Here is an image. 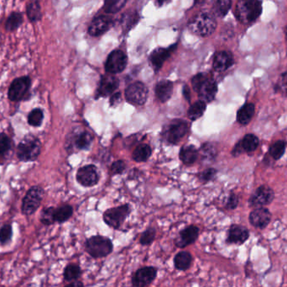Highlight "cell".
Returning <instances> with one entry per match:
<instances>
[{"label":"cell","instance_id":"6","mask_svg":"<svg viewBox=\"0 0 287 287\" xmlns=\"http://www.w3.org/2000/svg\"><path fill=\"white\" fill-rule=\"evenodd\" d=\"M44 191L40 186H33L32 188L30 189L22 203L23 214L30 216L35 213L38 207H40Z\"/></svg>","mask_w":287,"mask_h":287},{"label":"cell","instance_id":"12","mask_svg":"<svg viewBox=\"0 0 287 287\" xmlns=\"http://www.w3.org/2000/svg\"><path fill=\"white\" fill-rule=\"evenodd\" d=\"M275 198L273 190L269 186H261L257 189L249 200L250 207H261L272 202Z\"/></svg>","mask_w":287,"mask_h":287},{"label":"cell","instance_id":"10","mask_svg":"<svg viewBox=\"0 0 287 287\" xmlns=\"http://www.w3.org/2000/svg\"><path fill=\"white\" fill-rule=\"evenodd\" d=\"M147 97V88L141 82L131 84L125 90L127 101L134 106H142L146 102Z\"/></svg>","mask_w":287,"mask_h":287},{"label":"cell","instance_id":"31","mask_svg":"<svg viewBox=\"0 0 287 287\" xmlns=\"http://www.w3.org/2000/svg\"><path fill=\"white\" fill-rule=\"evenodd\" d=\"M206 102L203 100H199V101L195 102V103L191 106L189 110H188V117L191 120H196L199 118L203 116V114L206 111Z\"/></svg>","mask_w":287,"mask_h":287},{"label":"cell","instance_id":"29","mask_svg":"<svg viewBox=\"0 0 287 287\" xmlns=\"http://www.w3.org/2000/svg\"><path fill=\"white\" fill-rule=\"evenodd\" d=\"M24 22L23 14L20 12H13L10 16L8 17L5 23V29L8 31H16L19 28Z\"/></svg>","mask_w":287,"mask_h":287},{"label":"cell","instance_id":"23","mask_svg":"<svg viewBox=\"0 0 287 287\" xmlns=\"http://www.w3.org/2000/svg\"><path fill=\"white\" fill-rule=\"evenodd\" d=\"M255 106L254 104L247 103L238 110L237 120L242 126L248 125L255 115Z\"/></svg>","mask_w":287,"mask_h":287},{"label":"cell","instance_id":"19","mask_svg":"<svg viewBox=\"0 0 287 287\" xmlns=\"http://www.w3.org/2000/svg\"><path fill=\"white\" fill-rule=\"evenodd\" d=\"M250 232L246 228L238 225H233L228 233L227 242L233 244H242L248 240Z\"/></svg>","mask_w":287,"mask_h":287},{"label":"cell","instance_id":"36","mask_svg":"<svg viewBox=\"0 0 287 287\" xmlns=\"http://www.w3.org/2000/svg\"><path fill=\"white\" fill-rule=\"evenodd\" d=\"M231 5V0H217L214 5L215 13L217 16H225L230 10Z\"/></svg>","mask_w":287,"mask_h":287},{"label":"cell","instance_id":"18","mask_svg":"<svg viewBox=\"0 0 287 287\" xmlns=\"http://www.w3.org/2000/svg\"><path fill=\"white\" fill-rule=\"evenodd\" d=\"M175 47L176 45H173L168 48H157L152 52L149 61L154 71H159L161 69L164 61L170 57L171 52L175 49Z\"/></svg>","mask_w":287,"mask_h":287},{"label":"cell","instance_id":"34","mask_svg":"<svg viewBox=\"0 0 287 287\" xmlns=\"http://www.w3.org/2000/svg\"><path fill=\"white\" fill-rule=\"evenodd\" d=\"M81 276V270L77 264H69L64 271V279L67 281H76Z\"/></svg>","mask_w":287,"mask_h":287},{"label":"cell","instance_id":"2","mask_svg":"<svg viewBox=\"0 0 287 287\" xmlns=\"http://www.w3.org/2000/svg\"><path fill=\"white\" fill-rule=\"evenodd\" d=\"M191 85L201 100L207 103L214 99L217 92V85L213 78H209L204 73H199L192 78Z\"/></svg>","mask_w":287,"mask_h":287},{"label":"cell","instance_id":"13","mask_svg":"<svg viewBox=\"0 0 287 287\" xmlns=\"http://www.w3.org/2000/svg\"><path fill=\"white\" fill-rule=\"evenodd\" d=\"M77 179L80 184L85 187H92L98 184L99 174L94 165H86L77 171Z\"/></svg>","mask_w":287,"mask_h":287},{"label":"cell","instance_id":"17","mask_svg":"<svg viewBox=\"0 0 287 287\" xmlns=\"http://www.w3.org/2000/svg\"><path fill=\"white\" fill-rule=\"evenodd\" d=\"M112 19L109 16L101 15L97 17L93 20L89 26V32L93 36H98L103 35L106 31L109 30L112 26Z\"/></svg>","mask_w":287,"mask_h":287},{"label":"cell","instance_id":"27","mask_svg":"<svg viewBox=\"0 0 287 287\" xmlns=\"http://www.w3.org/2000/svg\"><path fill=\"white\" fill-rule=\"evenodd\" d=\"M26 14L28 19L31 22H37L41 19V9H40V3L34 0L29 3L26 6Z\"/></svg>","mask_w":287,"mask_h":287},{"label":"cell","instance_id":"37","mask_svg":"<svg viewBox=\"0 0 287 287\" xmlns=\"http://www.w3.org/2000/svg\"><path fill=\"white\" fill-rule=\"evenodd\" d=\"M126 1L127 0H105L104 10L107 13H116L124 7Z\"/></svg>","mask_w":287,"mask_h":287},{"label":"cell","instance_id":"30","mask_svg":"<svg viewBox=\"0 0 287 287\" xmlns=\"http://www.w3.org/2000/svg\"><path fill=\"white\" fill-rule=\"evenodd\" d=\"M151 155V149L147 144H140L133 153V159L136 162H145Z\"/></svg>","mask_w":287,"mask_h":287},{"label":"cell","instance_id":"16","mask_svg":"<svg viewBox=\"0 0 287 287\" xmlns=\"http://www.w3.org/2000/svg\"><path fill=\"white\" fill-rule=\"evenodd\" d=\"M119 82L115 75L111 73L102 77L98 90V97H107L112 94L119 87Z\"/></svg>","mask_w":287,"mask_h":287},{"label":"cell","instance_id":"39","mask_svg":"<svg viewBox=\"0 0 287 287\" xmlns=\"http://www.w3.org/2000/svg\"><path fill=\"white\" fill-rule=\"evenodd\" d=\"M276 92H280L287 96V69L280 75L275 87Z\"/></svg>","mask_w":287,"mask_h":287},{"label":"cell","instance_id":"50","mask_svg":"<svg viewBox=\"0 0 287 287\" xmlns=\"http://www.w3.org/2000/svg\"><path fill=\"white\" fill-rule=\"evenodd\" d=\"M71 286H78V285H79V286H82V285H83V284H82V283L81 282H74V283H72V284H70Z\"/></svg>","mask_w":287,"mask_h":287},{"label":"cell","instance_id":"3","mask_svg":"<svg viewBox=\"0 0 287 287\" xmlns=\"http://www.w3.org/2000/svg\"><path fill=\"white\" fill-rule=\"evenodd\" d=\"M217 22L213 14L201 12L190 20L189 28L194 34L201 36H208L214 32Z\"/></svg>","mask_w":287,"mask_h":287},{"label":"cell","instance_id":"22","mask_svg":"<svg viewBox=\"0 0 287 287\" xmlns=\"http://www.w3.org/2000/svg\"><path fill=\"white\" fill-rule=\"evenodd\" d=\"M173 84L169 80L160 81L156 86V95L162 103L168 101L172 95Z\"/></svg>","mask_w":287,"mask_h":287},{"label":"cell","instance_id":"49","mask_svg":"<svg viewBox=\"0 0 287 287\" xmlns=\"http://www.w3.org/2000/svg\"><path fill=\"white\" fill-rule=\"evenodd\" d=\"M183 94H184V96L186 97V99H187V100H189V90H188V87H187V86H186V87H185L184 90H183Z\"/></svg>","mask_w":287,"mask_h":287},{"label":"cell","instance_id":"51","mask_svg":"<svg viewBox=\"0 0 287 287\" xmlns=\"http://www.w3.org/2000/svg\"><path fill=\"white\" fill-rule=\"evenodd\" d=\"M285 37H286V40H287V26L286 27H285Z\"/></svg>","mask_w":287,"mask_h":287},{"label":"cell","instance_id":"15","mask_svg":"<svg viewBox=\"0 0 287 287\" xmlns=\"http://www.w3.org/2000/svg\"><path fill=\"white\" fill-rule=\"evenodd\" d=\"M271 212L262 207H257L250 215V223L257 229H264L271 222Z\"/></svg>","mask_w":287,"mask_h":287},{"label":"cell","instance_id":"25","mask_svg":"<svg viewBox=\"0 0 287 287\" xmlns=\"http://www.w3.org/2000/svg\"><path fill=\"white\" fill-rule=\"evenodd\" d=\"M73 144L78 150H86L91 146L93 142V136L89 132H82L73 137Z\"/></svg>","mask_w":287,"mask_h":287},{"label":"cell","instance_id":"44","mask_svg":"<svg viewBox=\"0 0 287 287\" xmlns=\"http://www.w3.org/2000/svg\"><path fill=\"white\" fill-rule=\"evenodd\" d=\"M125 163L124 161L119 160L117 162H115L111 166V173L113 174H120L124 172L125 170Z\"/></svg>","mask_w":287,"mask_h":287},{"label":"cell","instance_id":"9","mask_svg":"<svg viewBox=\"0 0 287 287\" xmlns=\"http://www.w3.org/2000/svg\"><path fill=\"white\" fill-rule=\"evenodd\" d=\"M31 86V79L28 76H23L14 79L10 85L8 96L11 101H19L26 97Z\"/></svg>","mask_w":287,"mask_h":287},{"label":"cell","instance_id":"46","mask_svg":"<svg viewBox=\"0 0 287 287\" xmlns=\"http://www.w3.org/2000/svg\"><path fill=\"white\" fill-rule=\"evenodd\" d=\"M238 204V198L235 194H231L229 195V199H228V202H227V208L229 209H234L237 207Z\"/></svg>","mask_w":287,"mask_h":287},{"label":"cell","instance_id":"4","mask_svg":"<svg viewBox=\"0 0 287 287\" xmlns=\"http://www.w3.org/2000/svg\"><path fill=\"white\" fill-rule=\"evenodd\" d=\"M40 150L41 144L40 140L33 135H27L18 145L17 156L20 161L31 162L37 159Z\"/></svg>","mask_w":287,"mask_h":287},{"label":"cell","instance_id":"45","mask_svg":"<svg viewBox=\"0 0 287 287\" xmlns=\"http://www.w3.org/2000/svg\"><path fill=\"white\" fill-rule=\"evenodd\" d=\"M137 20H138V14L136 13H135V14H131L130 13V14H126L124 18L123 17L122 22L124 24H126L127 27L129 29L137 22Z\"/></svg>","mask_w":287,"mask_h":287},{"label":"cell","instance_id":"7","mask_svg":"<svg viewBox=\"0 0 287 287\" xmlns=\"http://www.w3.org/2000/svg\"><path fill=\"white\" fill-rule=\"evenodd\" d=\"M130 213V207L128 205L120 206L108 209L103 214L105 223L113 229H119L124 220Z\"/></svg>","mask_w":287,"mask_h":287},{"label":"cell","instance_id":"11","mask_svg":"<svg viewBox=\"0 0 287 287\" xmlns=\"http://www.w3.org/2000/svg\"><path fill=\"white\" fill-rule=\"evenodd\" d=\"M127 56L120 50H115L108 55L105 64V69L107 73L111 74L121 73L126 68Z\"/></svg>","mask_w":287,"mask_h":287},{"label":"cell","instance_id":"8","mask_svg":"<svg viewBox=\"0 0 287 287\" xmlns=\"http://www.w3.org/2000/svg\"><path fill=\"white\" fill-rule=\"evenodd\" d=\"M189 125L183 120H174L165 131V138L170 144H176L186 136Z\"/></svg>","mask_w":287,"mask_h":287},{"label":"cell","instance_id":"35","mask_svg":"<svg viewBox=\"0 0 287 287\" xmlns=\"http://www.w3.org/2000/svg\"><path fill=\"white\" fill-rule=\"evenodd\" d=\"M44 119V113L40 108L34 109L28 115V123L32 127H40Z\"/></svg>","mask_w":287,"mask_h":287},{"label":"cell","instance_id":"24","mask_svg":"<svg viewBox=\"0 0 287 287\" xmlns=\"http://www.w3.org/2000/svg\"><path fill=\"white\" fill-rule=\"evenodd\" d=\"M198 152L192 145L183 147L180 151V159L184 165H191L197 159Z\"/></svg>","mask_w":287,"mask_h":287},{"label":"cell","instance_id":"14","mask_svg":"<svg viewBox=\"0 0 287 287\" xmlns=\"http://www.w3.org/2000/svg\"><path fill=\"white\" fill-rule=\"evenodd\" d=\"M157 271L154 267H145L136 271L132 278L134 286L149 285L157 277Z\"/></svg>","mask_w":287,"mask_h":287},{"label":"cell","instance_id":"41","mask_svg":"<svg viewBox=\"0 0 287 287\" xmlns=\"http://www.w3.org/2000/svg\"><path fill=\"white\" fill-rule=\"evenodd\" d=\"M12 227L10 224H6L0 229V242L6 243L11 239L12 238Z\"/></svg>","mask_w":287,"mask_h":287},{"label":"cell","instance_id":"38","mask_svg":"<svg viewBox=\"0 0 287 287\" xmlns=\"http://www.w3.org/2000/svg\"><path fill=\"white\" fill-rule=\"evenodd\" d=\"M40 220L44 225H47V226L53 224L56 221V220H55V208L49 207V208L43 210L41 215H40Z\"/></svg>","mask_w":287,"mask_h":287},{"label":"cell","instance_id":"28","mask_svg":"<svg viewBox=\"0 0 287 287\" xmlns=\"http://www.w3.org/2000/svg\"><path fill=\"white\" fill-rule=\"evenodd\" d=\"M192 257L188 252H180L176 254L174 259L175 268L179 271H186L191 266Z\"/></svg>","mask_w":287,"mask_h":287},{"label":"cell","instance_id":"48","mask_svg":"<svg viewBox=\"0 0 287 287\" xmlns=\"http://www.w3.org/2000/svg\"><path fill=\"white\" fill-rule=\"evenodd\" d=\"M156 1H157V5L161 7V6H163V5L168 4L171 0H156Z\"/></svg>","mask_w":287,"mask_h":287},{"label":"cell","instance_id":"43","mask_svg":"<svg viewBox=\"0 0 287 287\" xmlns=\"http://www.w3.org/2000/svg\"><path fill=\"white\" fill-rule=\"evenodd\" d=\"M216 174H217V170L214 169H208L200 174V179L203 182L210 181L214 179Z\"/></svg>","mask_w":287,"mask_h":287},{"label":"cell","instance_id":"40","mask_svg":"<svg viewBox=\"0 0 287 287\" xmlns=\"http://www.w3.org/2000/svg\"><path fill=\"white\" fill-rule=\"evenodd\" d=\"M154 238H156V230L149 229L143 233L142 235L140 237V242L144 246H147V245L151 244Z\"/></svg>","mask_w":287,"mask_h":287},{"label":"cell","instance_id":"42","mask_svg":"<svg viewBox=\"0 0 287 287\" xmlns=\"http://www.w3.org/2000/svg\"><path fill=\"white\" fill-rule=\"evenodd\" d=\"M11 148V140L5 133H0V154H5Z\"/></svg>","mask_w":287,"mask_h":287},{"label":"cell","instance_id":"1","mask_svg":"<svg viewBox=\"0 0 287 287\" xmlns=\"http://www.w3.org/2000/svg\"><path fill=\"white\" fill-rule=\"evenodd\" d=\"M262 13L260 0H238L235 8V16L245 25L255 22Z\"/></svg>","mask_w":287,"mask_h":287},{"label":"cell","instance_id":"26","mask_svg":"<svg viewBox=\"0 0 287 287\" xmlns=\"http://www.w3.org/2000/svg\"><path fill=\"white\" fill-rule=\"evenodd\" d=\"M241 149L246 153H252L256 150L259 147V140L258 137L254 134L245 135L242 141H239Z\"/></svg>","mask_w":287,"mask_h":287},{"label":"cell","instance_id":"32","mask_svg":"<svg viewBox=\"0 0 287 287\" xmlns=\"http://www.w3.org/2000/svg\"><path fill=\"white\" fill-rule=\"evenodd\" d=\"M73 212V207L71 206L65 205L60 207L57 209H55V220L57 222L62 223L72 217Z\"/></svg>","mask_w":287,"mask_h":287},{"label":"cell","instance_id":"5","mask_svg":"<svg viewBox=\"0 0 287 287\" xmlns=\"http://www.w3.org/2000/svg\"><path fill=\"white\" fill-rule=\"evenodd\" d=\"M86 250L94 258H103L112 253L113 243L109 238L94 236L86 240Z\"/></svg>","mask_w":287,"mask_h":287},{"label":"cell","instance_id":"20","mask_svg":"<svg viewBox=\"0 0 287 287\" xmlns=\"http://www.w3.org/2000/svg\"><path fill=\"white\" fill-rule=\"evenodd\" d=\"M199 229L195 226H190L182 230L178 238L175 239V245L179 248H185L193 243L198 238Z\"/></svg>","mask_w":287,"mask_h":287},{"label":"cell","instance_id":"21","mask_svg":"<svg viewBox=\"0 0 287 287\" xmlns=\"http://www.w3.org/2000/svg\"><path fill=\"white\" fill-rule=\"evenodd\" d=\"M234 64V57L231 52L221 51L215 54L213 69L217 72H224Z\"/></svg>","mask_w":287,"mask_h":287},{"label":"cell","instance_id":"47","mask_svg":"<svg viewBox=\"0 0 287 287\" xmlns=\"http://www.w3.org/2000/svg\"><path fill=\"white\" fill-rule=\"evenodd\" d=\"M121 101V94L120 93H115L113 94L110 99V106H116L119 102Z\"/></svg>","mask_w":287,"mask_h":287},{"label":"cell","instance_id":"33","mask_svg":"<svg viewBox=\"0 0 287 287\" xmlns=\"http://www.w3.org/2000/svg\"><path fill=\"white\" fill-rule=\"evenodd\" d=\"M285 148H286V142L285 141L282 140L277 141L271 145L269 153L274 160H279L285 153Z\"/></svg>","mask_w":287,"mask_h":287}]
</instances>
